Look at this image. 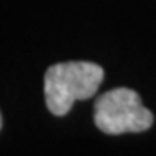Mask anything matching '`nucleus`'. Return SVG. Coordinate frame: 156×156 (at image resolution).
I'll return each instance as SVG.
<instances>
[{
    "label": "nucleus",
    "instance_id": "obj_1",
    "mask_svg": "<svg viewBox=\"0 0 156 156\" xmlns=\"http://www.w3.org/2000/svg\"><path fill=\"white\" fill-rule=\"evenodd\" d=\"M104 69L89 61L57 62L45 71V104L54 116H64L76 101L90 99L102 83Z\"/></svg>",
    "mask_w": 156,
    "mask_h": 156
},
{
    "label": "nucleus",
    "instance_id": "obj_2",
    "mask_svg": "<svg viewBox=\"0 0 156 156\" xmlns=\"http://www.w3.org/2000/svg\"><path fill=\"white\" fill-rule=\"evenodd\" d=\"M153 113L142 104L139 94L132 89L108 90L94 104V123L108 135L139 134L151 128Z\"/></svg>",
    "mask_w": 156,
    "mask_h": 156
},
{
    "label": "nucleus",
    "instance_id": "obj_3",
    "mask_svg": "<svg viewBox=\"0 0 156 156\" xmlns=\"http://www.w3.org/2000/svg\"><path fill=\"white\" fill-rule=\"evenodd\" d=\"M0 130H2V113H0Z\"/></svg>",
    "mask_w": 156,
    "mask_h": 156
}]
</instances>
